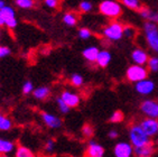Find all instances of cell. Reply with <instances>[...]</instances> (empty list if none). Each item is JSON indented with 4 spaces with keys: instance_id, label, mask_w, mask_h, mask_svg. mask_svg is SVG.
Listing matches in <instances>:
<instances>
[{
    "instance_id": "6da1fadb",
    "label": "cell",
    "mask_w": 158,
    "mask_h": 157,
    "mask_svg": "<svg viewBox=\"0 0 158 157\" xmlns=\"http://www.w3.org/2000/svg\"><path fill=\"white\" fill-rule=\"evenodd\" d=\"M128 136H129V140H130L131 146L135 148H141L145 146L152 145V139L147 136L146 134L143 133V130L139 126V124H134L129 127V131H128Z\"/></svg>"
},
{
    "instance_id": "7a4b0ae2",
    "label": "cell",
    "mask_w": 158,
    "mask_h": 157,
    "mask_svg": "<svg viewBox=\"0 0 158 157\" xmlns=\"http://www.w3.org/2000/svg\"><path fill=\"white\" fill-rule=\"evenodd\" d=\"M99 11L108 18H118L122 14L121 3L113 0H103L99 5Z\"/></svg>"
},
{
    "instance_id": "3957f363",
    "label": "cell",
    "mask_w": 158,
    "mask_h": 157,
    "mask_svg": "<svg viewBox=\"0 0 158 157\" xmlns=\"http://www.w3.org/2000/svg\"><path fill=\"white\" fill-rule=\"evenodd\" d=\"M143 33L149 49H152L158 54V25L146 21L143 24Z\"/></svg>"
},
{
    "instance_id": "277c9868",
    "label": "cell",
    "mask_w": 158,
    "mask_h": 157,
    "mask_svg": "<svg viewBox=\"0 0 158 157\" xmlns=\"http://www.w3.org/2000/svg\"><path fill=\"white\" fill-rule=\"evenodd\" d=\"M123 28L125 26L119 21H111L109 25H106L102 30L104 38L110 42H118L123 37Z\"/></svg>"
},
{
    "instance_id": "5b68a950",
    "label": "cell",
    "mask_w": 158,
    "mask_h": 157,
    "mask_svg": "<svg viewBox=\"0 0 158 157\" xmlns=\"http://www.w3.org/2000/svg\"><path fill=\"white\" fill-rule=\"evenodd\" d=\"M126 78L131 83H138L148 78V70L146 66H139V65H130L126 71Z\"/></svg>"
},
{
    "instance_id": "8992f818",
    "label": "cell",
    "mask_w": 158,
    "mask_h": 157,
    "mask_svg": "<svg viewBox=\"0 0 158 157\" xmlns=\"http://www.w3.org/2000/svg\"><path fill=\"white\" fill-rule=\"evenodd\" d=\"M140 111L147 118L158 120V102L155 100L147 99L140 104Z\"/></svg>"
},
{
    "instance_id": "52a82bcc",
    "label": "cell",
    "mask_w": 158,
    "mask_h": 157,
    "mask_svg": "<svg viewBox=\"0 0 158 157\" xmlns=\"http://www.w3.org/2000/svg\"><path fill=\"white\" fill-rule=\"evenodd\" d=\"M1 15H2L6 27H8L9 29H14V28L17 27L18 21H17V18H16V10L14 9V7L9 6V5L3 7L2 9H1Z\"/></svg>"
},
{
    "instance_id": "ba28073f",
    "label": "cell",
    "mask_w": 158,
    "mask_h": 157,
    "mask_svg": "<svg viewBox=\"0 0 158 157\" xmlns=\"http://www.w3.org/2000/svg\"><path fill=\"white\" fill-rule=\"evenodd\" d=\"M139 126L143 130L149 138L156 137L158 135V120L157 119H150V118H145L139 122Z\"/></svg>"
},
{
    "instance_id": "9c48e42d",
    "label": "cell",
    "mask_w": 158,
    "mask_h": 157,
    "mask_svg": "<svg viewBox=\"0 0 158 157\" xmlns=\"http://www.w3.org/2000/svg\"><path fill=\"white\" fill-rule=\"evenodd\" d=\"M113 155L116 157H132L134 147L128 142H119L113 147Z\"/></svg>"
},
{
    "instance_id": "30bf717a",
    "label": "cell",
    "mask_w": 158,
    "mask_h": 157,
    "mask_svg": "<svg viewBox=\"0 0 158 157\" xmlns=\"http://www.w3.org/2000/svg\"><path fill=\"white\" fill-rule=\"evenodd\" d=\"M40 118H42L43 122L47 126L51 129H58V128L62 127V122L61 118H58L56 115H53V113H49L47 111H42L40 112Z\"/></svg>"
},
{
    "instance_id": "8fae6325",
    "label": "cell",
    "mask_w": 158,
    "mask_h": 157,
    "mask_svg": "<svg viewBox=\"0 0 158 157\" xmlns=\"http://www.w3.org/2000/svg\"><path fill=\"white\" fill-rule=\"evenodd\" d=\"M135 90L140 95H149L155 90V82L146 78L143 81H140L135 84Z\"/></svg>"
},
{
    "instance_id": "7c38bea8",
    "label": "cell",
    "mask_w": 158,
    "mask_h": 157,
    "mask_svg": "<svg viewBox=\"0 0 158 157\" xmlns=\"http://www.w3.org/2000/svg\"><path fill=\"white\" fill-rule=\"evenodd\" d=\"M60 98H61V99L63 100L64 102L66 103L71 109L77 107L80 104V102H81V98H80V95L76 93V92H74V91L64 90L61 93V95H60Z\"/></svg>"
},
{
    "instance_id": "4fadbf2b",
    "label": "cell",
    "mask_w": 158,
    "mask_h": 157,
    "mask_svg": "<svg viewBox=\"0 0 158 157\" xmlns=\"http://www.w3.org/2000/svg\"><path fill=\"white\" fill-rule=\"evenodd\" d=\"M149 60V55L147 52L143 49H136L131 52V61L134 65H139V66H145L147 65Z\"/></svg>"
},
{
    "instance_id": "5bb4252c",
    "label": "cell",
    "mask_w": 158,
    "mask_h": 157,
    "mask_svg": "<svg viewBox=\"0 0 158 157\" xmlns=\"http://www.w3.org/2000/svg\"><path fill=\"white\" fill-rule=\"evenodd\" d=\"M85 157H104V148L97 142H89L85 149Z\"/></svg>"
},
{
    "instance_id": "9a60e30c",
    "label": "cell",
    "mask_w": 158,
    "mask_h": 157,
    "mask_svg": "<svg viewBox=\"0 0 158 157\" xmlns=\"http://www.w3.org/2000/svg\"><path fill=\"white\" fill-rule=\"evenodd\" d=\"M138 11H139L140 17H143L145 20L158 25V12L157 11H154V10L149 9L148 7H145V6L141 7Z\"/></svg>"
},
{
    "instance_id": "2e32d148",
    "label": "cell",
    "mask_w": 158,
    "mask_h": 157,
    "mask_svg": "<svg viewBox=\"0 0 158 157\" xmlns=\"http://www.w3.org/2000/svg\"><path fill=\"white\" fill-rule=\"evenodd\" d=\"M99 52H100V49L98 46H88L82 51V55L85 61H88L90 63H95Z\"/></svg>"
},
{
    "instance_id": "e0dca14e",
    "label": "cell",
    "mask_w": 158,
    "mask_h": 157,
    "mask_svg": "<svg viewBox=\"0 0 158 157\" xmlns=\"http://www.w3.org/2000/svg\"><path fill=\"white\" fill-rule=\"evenodd\" d=\"M14 151H16L15 142L9 139H3L0 137V156H6L8 154H11Z\"/></svg>"
},
{
    "instance_id": "ac0fdd59",
    "label": "cell",
    "mask_w": 158,
    "mask_h": 157,
    "mask_svg": "<svg viewBox=\"0 0 158 157\" xmlns=\"http://www.w3.org/2000/svg\"><path fill=\"white\" fill-rule=\"evenodd\" d=\"M111 58H112L111 53H110L109 51H106V49H102V51L99 52V55H98L95 63H97L100 67L104 69V67H106L110 64Z\"/></svg>"
},
{
    "instance_id": "d6986e66",
    "label": "cell",
    "mask_w": 158,
    "mask_h": 157,
    "mask_svg": "<svg viewBox=\"0 0 158 157\" xmlns=\"http://www.w3.org/2000/svg\"><path fill=\"white\" fill-rule=\"evenodd\" d=\"M33 95L35 99L37 100H46L47 98L51 95V89L48 87H38L34 90Z\"/></svg>"
},
{
    "instance_id": "ffe728a7",
    "label": "cell",
    "mask_w": 158,
    "mask_h": 157,
    "mask_svg": "<svg viewBox=\"0 0 158 157\" xmlns=\"http://www.w3.org/2000/svg\"><path fill=\"white\" fill-rule=\"evenodd\" d=\"M155 151V147L154 145H148L145 146V147L141 148H135L134 149V154L137 157H150Z\"/></svg>"
},
{
    "instance_id": "44dd1931",
    "label": "cell",
    "mask_w": 158,
    "mask_h": 157,
    "mask_svg": "<svg viewBox=\"0 0 158 157\" xmlns=\"http://www.w3.org/2000/svg\"><path fill=\"white\" fill-rule=\"evenodd\" d=\"M79 21V17L74 11H67L63 15V23L70 27H73L77 24Z\"/></svg>"
},
{
    "instance_id": "7402d4cb",
    "label": "cell",
    "mask_w": 158,
    "mask_h": 157,
    "mask_svg": "<svg viewBox=\"0 0 158 157\" xmlns=\"http://www.w3.org/2000/svg\"><path fill=\"white\" fill-rule=\"evenodd\" d=\"M15 157H36V156H35V154L28 147H25V146L20 145L18 147H16Z\"/></svg>"
},
{
    "instance_id": "603a6c76",
    "label": "cell",
    "mask_w": 158,
    "mask_h": 157,
    "mask_svg": "<svg viewBox=\"0 0 158 157\" xmlns=\"http://www.w3.org/2000/svg\"><path fill=\"white\" fill-rule=\"evenodd\" d=\"M12 126H14V124H12L11 119L3 115L2 118H1V120H0V130L1 131H9L12 128Z\"/></svg>"
},
{
    "instance_id": "cb8c5ba5",
    "label": "cell",
    "mask_w": 158,
    "mask_h": 157,
    "mask_svg": "<svg viewBox=\"0 0 158 157\" xmlns=\"http://www.w3.org/2000/svg\"><path fill=\"white\" fill-rule=\"evenodd\" d=\"M70 82L73 87L80 88V87L83 85V83H84V78H83V76L81 75L80 73H73L70 78Z\"/></svg>"
},
{
    "instance_id": "d4e9b609",
    "label": "cell",
    "mask_w": 158,
    "mask_h": 157,
    "mask_svg": "<svg viewBox=\"0 0 158 157\" xmlns=\"http://www.w3.org/2000/svg\"><path fill=\"white\" fill-rule=\"evenodd\" d=\"M123 119H125L123 112L120 111V110H116V111L112 112V115L110 116L109 121L110 122H112V124H119V122H121Z\"/></svg>"
},
{
    "instance_id": "484cf974",
    "label": "cell",
    "mask_w": 158,
    "mask_h": 157,
    "mask_svg": "<svg viewBox=\"0 0 158 157\" xmlns=\"http://www.w3.org/2000/svg\"><path fill=\"white\" fill-rule=\"evenodd\" d=\"M121 3H123L127 8L132 9V10H139L140 8L143 7V5H141L138 0H122Z\"/></svg>"
},
{
    "instance_id": "4316f807",
    "label": "cell",
    "mask_w": 158,
    "mask_h": 157,
    "mask_svg": "<svg viewBox=\"0 0 158 157\" xmlns=\"http://www.w3.org/2000/svg\"><path fill=\"white\" fill-rule=\"evenodd\" d=\"M147 70L152 72H158V56L149 57L148 63H147Z\"/></svg>"
},
{
    "instance_id": "83f0119b",
    "label": "cell",
    "mask_w": 158,
    "mask_h": 157,
    "mask_svg": "<svg viewBox=\"0 0 158 157\" xmlns=\"http://www.w3.org/2000/svg\"><path fill=\"white\" fill-rule=\"evenodd\" d=\"M15 3L21 9H31L35 5V1L33 0H16Z\"/></svg>"
},
{
    "instance_id": "f1b7e54d",
    "label": "cell",
    "mask_w": 158,
    "mask_h": 157,
    "mask_svg": "<svg viewBox=\"0 0 158 157\" xmlns=\"http://www.w3.org/2000/svg\"><path fill=\"white\" fill-rule=\"evenodd\" d=\"M56 104H57V108H58V110H60V112H62V113H69L70 112V110H71V108L69 106H67L66 103L64 102L63 100L61 99V98L58 97L57 99H56Z\"/></svg>"
},
{
    "instance_id": "f546056e",
    "label": "cell",
    "mask_w": 158,
    "mask_h": 157,
    "mask_svg": "<svg viewBox=\"0 0 158 157\" xmlns=\"http://www.w3.org/2000/svg\"><path fill=\"white\" fill-rule=\"evenodd\" d=\"M21 90H23V94H25V95H28V94H31L34 92V84L31 81H25L24 84H23V88H21Z\"/></svg>"
},
{
    "instance_id": "4dcf8cb0",
    "label": "cell",
    "mask_w": 158,
    "mask_h": 157,
    "mask_svg": "<svg viewBox=\"0 0 158 157\" xmlns=\"http://www.w3.org/2000/svg\"><path fill=\"white\" fill-rule=\"evenodd\" d=\"M93 134H94V129L90 124H85L82 127V135L85 138H91Z\"/></svg>"
},
{
    "instance_id": "1f68e13d",
    "label": "cell",
    "mask_w": 158,
    "mask_h": 157,
    "mask_svg": "<svg viewBox=\"0 0 158 157\" xmlns=\"http://www.w3.org/2000/svg\"><path fill=\"white\" fill-rule=\"evenodd\" d=\"M136 33H137L136 29H135L134 27H131V26H125V28H123V36L129 39L135 38Z\"/></svg>"
},
{
    "instance_id": "d6a6232c",
    "label": "cell",
    "mask_w": 158,
    "mask_h": 157,
    "mask_svg": "<svg viewBox=\"0 0 158 157\" xmlns=\"http://www.w3.org/2000/svg\"><path fill=\"white\" fill-rule=\"evenodd\" d=\"M80 10L82 12H90L93 9V3L90 1H81L79 5Z\"/></svg>"
},
{
    "instance_id": "836d02e7",
    "label": "cell",
    "mask_w": 158,
    "mask_h": 157,
    "mask_svg": "<svg viewBox=\"0 0 158 157\" xmlns=\"http://www.w3.org/2000/svg\"><path fill=\"white\" fill-rule=\"evenodd\" d=\"M77 35H79V37L81 39H83V40H86V39H89L90 37L92 36V33H91V30L89 29V28H81V29L79 30Z\"/></svg>"
},
{
    "instance_id": "e575fe53",
    "label": "cell",
    "mask_w": 158,
    "mask_h": 157,
    "mask_svg": "<svg viewBox=\"0 0 158 157\" xmlns=\"http://www.w3.org/2000/svg\"><path fill=\"white\" fill-rule=\"evenodd\" d=\"M11 51L8 46H3V45H0V60L3 57H6L8 55H10Z\"/></svg>"
},
{
    "instance_id": "d590c367",
    "label": "cell",
    "mask_w": 158,
    "mask_h": 157,
    "mask_svg": "<svg viewBox=\"0 0 158 157\" xmlns=\"http://www.w3.org/2000/svg\"><path fill=\"white\" fill-rule=\"evenodd\" d=\"M44 3H45L46 7H48V8H51V9L57 8L58 5H60V2H58L57 0H45Z\"/></svg>"
},
{
    "instance_id": "8d00e7d4",
    "label": "cell",
    "mask_w": 158,
    "mask_h": 157,
    "mask_svg": "<svg viewBox=\"0 0 158 157\" xmlns=\"http://www.w3.org/2000/svg\"><path fill=\"white\" fill-rule=\"evenodd\" d=\"M54 147H55V142L53 140V139H48L47 142H45V151H48V153H51V151H54Z\"/></svg>"
},
{
    "instance_id": "74e56055",
    "label": "cell",
    "mask_w": 158,
    "mask_h": 157,
    "mask_svg": "<svg viewBox=\"0 0 158 157\" xmlns=\"http://www.w3.org/2000/svg\"><path fill=\"white\" fill-rule=\"evenodd\" d=\"M118 136H119V133L116 129H111L109 133H108V137H109L110 139H116V138H118Z\"/></svg>"
},
{
    "instance_id": "f35d334b",
    "label": "cell",
    "mask_w": 158,
    "mask_h": 157,
    "mask_svg": "<svg viewBox=\"0 0 158 157\" xmlns=\"http://www.w3.org/2000/svg\"><path fill=\"white\" fill-rule=\"evenodd\" d=\"M2 26H5V21H3L2 15H1V10H0V27H2Z\"/></svg>"
},
{
    "instance_id": "ab89813d",
    "label": "cell",
    "mask_w": 158,
    "mask_h": 157,
    "mask_svg": "<svg viewBox=\"0 0 158 157\" xmlns=\"http://www.w3.org/2000/svg\"><path fill=\"white\" fill-rule=\"evenodd\" d=\"M7 6V3L5 2V1H3V0H0V10L2 9L3 7H6Z\"/></svg>"
},
{
    "instance_id": "60d3db41",
    "label": "cell",
    "mask_w": 158,
    "mask_h": 157,
    "mask_svg": "<svg viewBox=\"0 0 158 157\" xmlns=\"http://www.w3.org/2000/svg\"><path fill=\"white\" fill-rule=\"evenodd\" d=\"M2 113H1V111H0V120H1V118H2Z\"/></svg>"
},
{
    "instance_id": "b9f144b4",
    "label": "cell",
    "mask_w": 158,
    "mask_h": 157,
    "mask_svg": "<svg viewBox=\"0 0 158 157\" xmlns=\"http://www.w3.org/2000/svg\"><path fill=\"white\" fill-rule=\"evenodd\" d=\"M0 38H1V32H0Z\"/></svg>"
},
{
    "instance_id": "7bdbcfd3",
    "label": "cell",
    "mask_w": 158,
    "mask_h": 157,
    "mask_svg": "<svg viewBox=\"0 0 158 157\" xmlns=\"http://www.w3.org/2000/svg\"><path fill=\"white\" fill-rule=\"evenodd\" d=\"M0 157H8V156H0Z\"/></svg>"
}]
</instances>
